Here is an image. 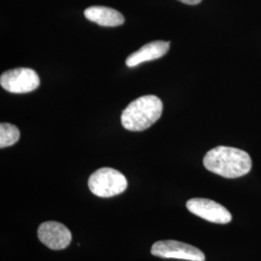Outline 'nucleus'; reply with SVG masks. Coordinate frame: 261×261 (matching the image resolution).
<instances>
[{"label": "nucleus", "instance_id": "obj_1", "mask_svg": "<svg viewBox=\"0 0 261 261\" xmlns=\"http://www.w3.org/2000/svg\"><path fill=\"white\" fill-rule=\"evenodd\" d=\"M207 170L224 178H238L248 174L252 169L250 155L238 148L218 146L208 151L203 158Z\"/></svg>", "mask_w": 261, "mask_h": 261}, {"label": "nucleus", "instance_id": "obj_2", "mask_svg": "<svg viewBox=\"0 0 261 261\" xmlns=\"http://www.w3.org/2000/svg\"><path fill=\"white\" fill-rule=\"evenodd\" d=\"M162 112L163 103L157 96H141L129 103L122 112V126L133 132L146 130L159 120Z\"/></svg>", "mask_w": 261, "mask_h": 261}, {"label": "nucleus", "instance_id": "obj_3", "mask_svg": "<svg viewBox=\"0 0 261 261\" xmlns=\"http://www.w3.org/2000/svg\"><path fill=\"white\" fill-rule=\"evenodd\" d=\"M91 193L99 197H112L122 194L128 187V181L120 171L112 168L96 170L88 179Z\"/></svg>", "mask_w": 261, "mask_h": 261}, {"label": "nucleus", "instance_id": "obj_4", "mask_svg": "<svg viewBox=\"0 0 261 261\" xmlns=\"http://www.w3.org/2000/svg\"><path fill=\"white\" fill-rule=\"evenodd\" d=\"M0 84L11 93H28L37 89L40 79L32 69L17 68L3 73L0 76Z\"/></svg>", "mask_w": 261, "mask_h": 261}, {"label": "nucleus", "instance_id": "obj_5", "mask_svg": "<svg viewBox=\"0 0 261 261\" xmlns=\"http://www.w3.org/2000/svg\"><path fill=\"white\" fill-rule=\"evenodd\" d=\"M151 253L163 258H175L188 261H205V254L196 247L174 240L154 243Z\"/></svg>", "mask_w": 261, "mask_h": 261}, {"label": "nucleus", "instance_id": "obj_6", "mask_svg": "<svg viewBox=\"0 0 261 261\" xmlns=\"http://www.w3.org/2000/svg\"><path fill=\"white\" fill-rule=\"evenodd\" d=\"M187 209L199 218L214 224H228L232 220L230 212L220 203L208 198H192L186 203Z\"/></svg>", "mask_w": 261, "mask_h": 261}, {"label": "nucleus", "instance_id": "obj_7", "mask_svg": "<svg viewBox=\"0 0 261 261\" xmlns=\"http://www.w3.org/2000/svg\"><path fill=\"white\" fill-rule=\"evenodd\" d=\"M38 238L51 250L66 249L72 241L71 231L58 222H45L38 228Z\"/></svg>", "mask_w": 261, "mask_h": 261}, {"label": "nucleus", "instance_id": "obj_8", "mask_svg": "<svg viewBox=\"0 0 261 261\" xmlns=\"http://www.w3.org/2000/svg\"><path fill=\"white\" fill-rule=\"evenodd\" d=\"M169 49V42L154 41L140 47L139 50L133 53L126 59V65L128 67H136L143 62L152 61L161 58L168 54Z\"/></svg>", "mask_w": 261, "mask_h": 261}, {"label": "nucleus", "instance_id": "obj_9", "mask_svg": "<svg viewBox=\"0 0 261 261\" xmlns=\"http://www.w3.org/2000/svg\"><path fill=\"white\" fill-rule=\"evenodd\" d=\"M84 17L101 27L108 28L119 27L125 21L120 12L103 6H92L87 8L84 11Z\"/></svg>", "mask_w": 261, "mask_h": 261}, {"label": "nucleus", "instance_id": "obj_10", "mask_svg": "<svg viewBox=\"0 0 261 261\" xmlns=\"http://www.w3.org/2000/svg\"><path fill=\"white\" fill-rule=\"evenodd\" d=\"M20 137L19 130L13 124L1 123L0 124V147L5 148L14 145L18 142Z\"/></svg>", "mask_w": 261, "mask_h": 261}, {"label": "nucleus", "instance_id": "obj_11", "mask_svg": "<svg viewBox=\"0 0 261 261\" xmlns=\"http://www.w3.org/2000/svg\"><path fill=\"white\" fill-rule=\"evenodd\" d=\"M184 4H188V5H196L198 3H200L202 0H178Z\"/></svg>", "mask_w": 261, "mask_h": 261}]
</instances>
